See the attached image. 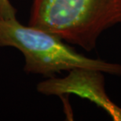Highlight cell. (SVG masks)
Instances as JSON below:
<instances>
[{
    "label": "cell",
    "instance_id": "7a4b0ae2",
    "mask_svg": "<svg viewBox=\"0 0 121 121\" xmlns=\"http://www.w3.org/2000/svg\"><path fill=\"white\" fill-rule=\"evenodd\" d=\"M19 50L25 57L24 71L53 77L61 71L83 68L121 76V65L79 54L61 39L47 31L24 25L16 18L0 19V47Z\"/></svg>",
    "mask_w": 121,
    "mask_h": 121
},
{
    "label": "cell",
    "instance_id": "3957f363",
    "mask_svg": "<svg viewBox=\"0 0 121 121\" xmlns=\"http://www.w3.org/2000/svg\"><path fill=\"white\" fill-rule=\"evenodd\" d=\"M63 78L49 77L39 83L36 90L46 95L76 94L102 108L116 121H121V108L112 102L105 93L103 72L78 68L70 70Z\"/></svg>",
    "mask_w": 121,
    "mask_h": 121
},
{
    "label": "cell",
    "instance_id": "6da1fadb",
    "mask_svg": "<svg viewBox=\"0 0 121 121\" xmlns=\"http://www.w3.org/2000/svg\"><path fill=\"white\" fill-rule=\"evenodd\" d=\"M121 22V0H32L28 25L91 51Z\"/></svg>",
    "mask_w": 121,
    "mask_h": 121
},
{
    "label": "cell",
    "instance_id": "277c9868",
    "mask_svg": "<svg viewBox=\"0 0 121 121\" xmlns=\"http://www.w3.org/2000/svg\"><path fill=\"white\" fill-rule=\"evenodd\" d=\"M17 9L9 0H0V19L16 18Z\"/></svg>",
    "mask_w": 121,
    "mask_h": 121
}]
</instances>
